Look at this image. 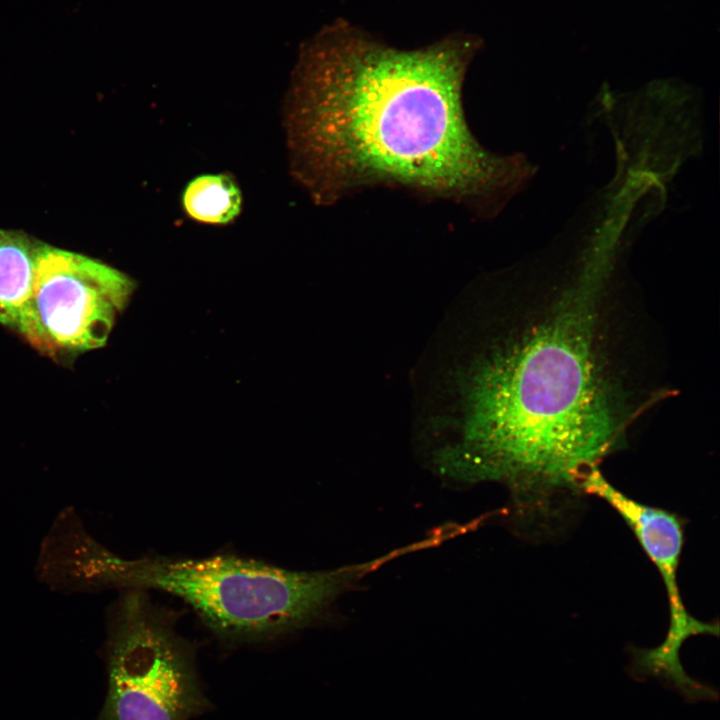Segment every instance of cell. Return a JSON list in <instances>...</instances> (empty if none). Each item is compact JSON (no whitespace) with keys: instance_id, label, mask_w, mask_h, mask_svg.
I'll return each instance as SVG.
<instances>
[{"instance_id":"5","label":"cell","mask_w":720,"mask_h":720,"mask_svg":"<svg viewBox=\"0 0 720 720\" xmlns=\"http://www.w3.org/2000/svg\"><path fill=\"white\" fill-rule=\"evenodd\" d=\"M135 282L97 259L43 243L21 336L53 358L102 347Z\"/></svg>"},{"instance_id":"6","label":"cell","mask_w":720,"mask_h":720,"mask_svg":"<svg viewBox=\"0 0 720 720\" xmlns=\"http://www.w3.org/2000/svg\"><path fill=\"white\" fill-rule=\"evenodd\" d=\"M584 495L609 504L626 522L639 544L656 566L669 602V628L663 642L654 648L632 651V664L641 677H656L672 688L685 687L690 676L680 660L683 643L692 636H718V623L703 622L686 610L678 589L677 571L684 543L683 520L673 512L650 506L627 496L594 468L581 484Z\"/></svg>"},{"instance_id":"4","label":"cell","mask_w":720,"mask_h":720,"mask_svg":"<svg viewBox=\"0 0 720 720\" xmlns=\"http://www.w3.org/2000/svg\"><path fill=\"white\" fill-rule=\"evenodd\" d=\"M106 612L108 693L98 720H190L207 708L191 647L144 589Z\"/></svg>"},{"instance_id":"7","label":"cell","mask_w":720,"mask_h":720,"mask_svg":"<svg viewBox=\"0 0 720 720\" xmlns=\"http://www.w3.org/2000/svg\"><path fill=\"white\" fill-rule=\"evenodd\" d=\"M131 565L132 560L94 539L77 510L67 506L56 515L40 544L35 575L50 590L63 594L122 591L128 588Z\"/></svg>"},{"instance_id":"9","label":"cell","mask_w":720,"mask_h":720,"mask_svg":"<svg viewBox=\"0 0 720 720\" xmlns=\"http://www.w3.org/2000/svg\"><path fill=\"white\" fill-rule=\"evenodd\" d=\"M181 206L195 222L223 226L235 221L243 208V194L236 179L225 172L193 177L181 194Z\"/></svg>"},{"instance_id":"1","label":"cell","mask_w":720,"mask_h":720,"mask_svg":"<svg viewBox=\"0 0 720 720\" xmlns=\"http://www.w3.org/2000/svg\"><path fill=\"white\" fill-rule=\"evenodd\" d=\"M464 47L415 51L322 41L301 56L283 123L292 177L319 205L397 186L495 213L529 178L487 151L463 109Z\"/></svg>"},{"instance_id":"8","label":"cell","mask_w":720,"mask_h":720,"mask_svg":"<svg viewBox=\"0 0 720 720\" xmlns=\"http://www.w3.org/2000/svg\"><path fill=\"white\" fill-rule=\"evenodd\" d=\"M42 242L16 230L0 229V323L24 331Z\"/></svg>"},{"instance_id":"3","label":"cell","mask_w":720,"mask_h":720,"mask_svg":"<svg viewBox=\"0 0 720 720\" xmlns=\"http://www.w3.org/2000/svg\"><path fill=\"white\" fill-rule=\"evenodd\" d=\"M323 571H293L233 555L133 560L129 589L153 588L188 603L215 632L260 638L319 619L334 601L385 560Z\"/></svg>"},{"instance_id":"2","label":"cell","mask_w":720,"mask_h":720,"mask_svg":"<svg viewBox=\"0 0 720 720\" xmlns=\"http://www.w3.org/2000/svg\"><path fill=\"white\" fill-rule=\"evenodd\" d=\"M602 298L592 281L553 296L485 358L467 383L460 438L442 456L451 475L505 485L531 530L566 523L631 419L601 339Z\"/></svg>"}]
</instances>
